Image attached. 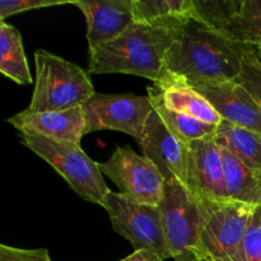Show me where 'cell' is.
<instances>
[{
  "label": "cell",
  "instance_id": "4fadbf2b",
  "mask_svg": "<svg viewBox=\"0 0 261 261\" xmlns=\"http://www.w3.org/2000/svg\"><path fill=\"white\" fill-rule=\"evenodd\" d=\"M71 4L86 17L89 50L115 40L135 22L133 0H76Z\"/></svg>",
  "mask_w": 261,
  "mask_h": 261
},
{
  "label": "cell",
  "instance_id": "83f0119b",
  "mask_svg": "<svg viewBox=\"0 0 261 261\" xmlns=\"http://www.w3.org/2000/svg\"><path fill=\"white\" fill-rule=\"evenodd\" d=\"M256 53H257V56H259V59L261 61V48H256Z\"/></svg>",
  "mask_w": 261,
  "mask_h": 261
},
{
  "label": "cell",
  "instance_id": "ffe728a7",
  "mask_svg": "<svg viewBox=\"0 0 261 261\" xmlns=\"http://www.w3.org/2000/svg\"><path fill=\"white\" fill-rule=\"evenodd\" d=\"M0 73L22 86L33 82L22 36L17 28L8 23L0 27Z\"/></svg>",
  "mask_w": 261,
  "mask_h": 261
},
{
  "label": "cell",
  "instance_id": "603a6c76",
  "mask_svg": "<svg viewBox=\"0 0 261 261\" xmlns=\"http://www.w3.org/2000/svg\"><path fill=\"white\" fill-rule=\"evenodd\" d=\"M239 261H261V205L252 216L247 233L242 242Z\"/></svg>",
  "mask_w": 261,
  "mask_h": 261
},
{
  "label": "cell",
  "instance_id": "ac0fdd59",
  "mask_svg": "<svg viewBox=\"0 0 261 261\" xmlns=\"http://www.w3.org/2000/svg\"><path fill=\"white\" fill-rule=\"evenodd\" d=\"M221 148V147H219ZM226 191L229 200L261 205V177L234 155L221 148Z\"/></svg>",
  "mask_w": 261,
  "mask_h": 261
},
{
  "label": "cell",
  "instance_id": "cb8c5ba5",
  "mask_svg": "<svg viewBox=\"0 0 261 261\" xmlns=\"http://www.w3.org/2000/svg\"><path fill=\"white\" fill-rule=\"evenodd\" d=\"M68 3L69 2H63V0H0V19L4 20L10 15L27 12V10L55 7V5L68 4Z\"/></svg>",
  "mask_w": 261,
  "mask_h": 261
},
{
  "label": "cell",
  "instance_id": "d6986e66",
  "mask_svg": "<svg viewBox=\"0 0 261 261\" xmlns=\"http://www.w3.org/2000/svg\"><path fill=\"white\" fill-rule=\"evenodd\" d=\"M134 20L143 24L177 27L195 17L194 0H133Z\"/></svg>",
  "mask_w": 261,
  "mask_h": 261
},
{
  "label": "cell",
  "instance_id": "52a82bcc",
  "mask_svg": "<svg viewBox=\"0 0 261 261\" xmlns=\"http://www.w3.org/2000/svg\"><path fill=\"white\" fill-rule=\"evenodd\" d=\"M102 208L107 211L112 227L135 250H152L163 260L171 259L158 206L138 203L120 193L109 191Z\"/></svg>",
  "mask_w": 261,
  "mask_h": 261
},
{
  "label": "cell",
  "instance_id": "ba28073f",
  "mask_svg": "<svg viewBox=\"0 0 261 261\" xmlns=\"http://www.w3.org/2000/svg\"><path fill=\"white\" fill-rule=\"evenodd\" d=\"M82 109L86 120V134L115 130L132 135L140 142L154 106L149 96L96 93Z\"/></svg>",
  "mask_w": 261,
  "mask_h": 261
},
{
  "label": "cell",
  "instance_id": "9a60e30c",
  "mask_svg": "<svg viewBox=\"0 0 261 261\" xmlns=\"http://www.w3.org/2000/svg\"><path fill=\"white\" fill-rule=\"evenodd\" d=\"M8 122L19 133L40 135L56 142L79 144L86 135V120L82 107L48 112H28L24 110L8 119Z\"/></svg>",
  "mask_w": 261,
  "mask_h": 261
},
{
  "label": "cell",
  "instance_id": "f1b7e54d",
  "mask_svg": "<svg viewBox=\"0 0 261 261\" xmlns=\"http://www.w3.org/2000/svg\"><path fill=\"white\" fill-rule=\"evenodd\" d=\"M4 23H5V22H4V20H2V19H0V27H2V25H3V24H4Z\"/></svg>",
  "mask_w": 261,
  "mask_h": 261
},
{
  "label": "cell",
  "instance_id": "9c48e42d",
  "mask_svg": "<svg viewBox=\"0 0 261 261\" xmlns=\"http://www.w3.org/2000/svg\"><path fill=\"white\" fill-rule=\"evenodd\" d=\"M102 175L114 181L119 193L132 200L158 206L165 193L166 180L144 155L129 147H117L105 163H99Z\"/></svg>",
  "mask_w": 261,
  "mask_h": 261
},
{
  "label": "cell",
  "instance_id": "5b68a950",
  "mask_svg": "<svg viewBox=\"0 0 261 261\" xmlns=\"http://www.w3.org/2000/svg\"><path fill=\"white\" fill-rule=\"evenodd\" d=\"M200 201L203 228L198 247L191 254L205 261H239L256 205L233 200Z\"/></svg>",
  "mask_w": 261,
  "mask_h": 261
},
{
  "label": "cell",
  "instance_id": "2e32d148",
  "mask_svg": "<svg viewBox=\"0 0 261 261\" xmlns=\"http://www.w3.org/2000/svg\"><path fill=\"white\" fill-rule=\"evenodd\" d=\"M148 96L171 111L198 119L205 124L218 126L221 116L211 102L195 88L176 79L168 78L148 88Z\"/></svg>",
  "mask_w": 261,
  "mask_h": 261
},
{
  "label": "cell",
  "instance_id": "484cf974",
  "mask_svg": "<svg viewBox=\"0 0 261 261\" xmlns=\"http://www.w3.org/2000/svg\"><path fill=\"white\" fill-rule=\"evenodd\" d=\"M120 261H165L157 252L152 251V250L142 249V250H135L132 255H129L125 259Z\"/></svg>",
  "mask_w": 261,
  "mask_h": 261
},
{
  "label": "cell",
  "instance_id": "7402d4cb",
  "mask_svg": "<svg viewBox=\"0 0 261 261\" xmlns=\"http://www.w3.org/2000/svg\"><path fill=\"white\" fill-rule=\"evenodd\" d=\"M236 82L244 86L261 106V61L256 48H250L245 54L241 73Z\"/></svg>",
  "mask_w": 261,
  "mask_h": 261
},
{
  "label": "cell",
  "instance_id": "8992f818",
  "mask_svg": "<svg viewBox=\"0 0 261 261\" xmlns=\"http://www.w3.org/2000/svg\"><path fill=\"white\" fill-rule=\"evenodd\" d=\"M166 242L175 261L190 256L198 247L203 228L201 201L178 180L166 181L158 205Z\"/></svg>",
  "mask_w": 261,
  "mask_h": 261
},
{
  "label": "cell",
  "instance_id": "e0dca14e",
  "mask_svg": "<svg viewBox=\"0 0 261 261\" xmlns=\"http://www.w3.org/2000/svg\"><path fill=\"white\" fill-rule=\"evenodd\" d=\"M213 139L261 177V134L222 120Z\"/></svg>",
  "mask_w": 261,
  "mask_h": 261
},
{
  "label": "cell",
  "instance_id": "44dd1931",
  "mask_svg": "<svg viewBox=\"0 0 261 261\" xmlns=\"http://www.w3.org/2000/svg\"><path fill=\"white\" fill-rule=\"evenodd\" d=\"M153 102L154 110L160 115L161 119L166 124V126L178 138L182 140L185 144H190L191 142L200 139H208L213 138L216 134L217 126L214 125L205 124L198 119L188 116V115L178 114V112L171 111L166 109L165 106L157 102L155 99L150 98Z\"/></svg>",
  "mask_w": 261,
  "mask_h": 261
},
{
  "label": "cell",
  "instance_id": "7a4b0ae2",
  "mask_svg": "<svg viewBox=\"0 0 261 261\" xmlns=\"http://www.w3.org/2000/svg\"><path fill=\"white\" fill-rule=\"evenodd\" d=\"M178 27L134 22L115 40L89 50L88 71L132 74L162 83L170 78L166 54Z\"/></svg>",
  "mask_w": 261,
  "mask_h": 261
},
{
  "label": "cell",
  "instance_id": "277c9868",
  "mask_svg": "<svg viewBox=\"0 0 261 261\" xmlns=\"http://www.w3.org/2000/svg\"><path fill=\"white\" fill-rule=\"evenodd\" d=\"M23 145L47 162L65 178L82 199L97 205H103L110 189L99 170V163L84 153L81 144L56 142L40 135L19 133Z\"/></svg>",
  "mask_w": 261,
  "mask_h": 261
},
{
  "label": "cell",
  "instance_id": "d4e9b609",
  "mask_svg": "<svg viewBox=\"0 0 261 261\" xmlns=\"http://www.w3.org/2000/svg\"><path fill=\"white\" fill-rule=\"evenodd\" d=\"M0 261H51L46 249H18L0 244Z\"/></svg>",
  "mask_w": 261,
  "mask_h": 261
},
{
  "label": "cell",
  "instance_id": "f546056e",
  "mask_svg": "<svg viewBox=\"0 0 261 261\" xmlns=\"http://www.w3.org/2000/svg\"><path fill=\"white\" fill-rule=\"evenodd\" d=\"M51 261H53V260H51Z\"/></svg>",
  "mask_w": 261,
  "mask_h": 261
},
{
  "label": "cell",
  "instance_id": "6da1fadb",
  "mask_svg": "<svg viewBox=\"0 0 261 261\" xmlns=\"http://www.w3.org/2000/svg\"><path fill=\"white\" fill-rule=\"evenodd\" d=\"M250 48L254 47L233 42L193 17L176 30L166 70L193 88L236 81Z\"/></svg>",
  "mask_w": 261,
  "mask_h": 261
},
{
  "label": "cell",
  "instance_id": "5bb4252c",
  "mask_svg": "<svg viewBox=\"0 0 261 261\" xmlns=\"http://www.w3.org/2000/svg\"><path fill=\"white\" fill-rule=\"evenodd\" d=\"M216 109L223 121L261 134V106L236 81L195 88Z\"/></svg>",
  "mask_w": 261,
  "mask_h": 261
},
{
  "label": "cell",
  "instance_id": "3957f363",
  "mask_svg": "<svg viewBox=\"0 0 261 261\" xmlns=\"http://www.w3.org/2000/svg\"><path fill=\"white\" fill-rule=\"evenodd\" d=\"M36 81L28 112L65 111L82 107L96 94L88 73L65 59L37 50Z\"/></svg>",
  "mask_w": 261,
  "mask_h": 261
},
{
  "label": "cell",
  "instance_id": "7c38bea8",
  "mask_svg": "<svg viewBox=\"0 0 261 261\" xmlns=\"http://www.w3.org/2000/svg\"><path fill=\"white\" fill-rule=\"evenodd\" d=\"M186 188L199 200H229L226 191L223 161L213 138L191 142L188 147Z\"/></svg>",
  "mask_w": 261,
  "mask_h": 261
},
{
  "label": "cell",
  "instance_id": "8fae6325",
  "mask_svg": "<svg viewBox=\"0 0 261 261\" xmlns=\"http://www.w3.org/2000/svg\"><path fill=\"white\" fill-rule=\"evenodd\" d=\"M143 155L157 166L166 181L188 182V144L178 139L153 110L139 142Z\"/></svg>",
  "mask_w": 261,
  "mask_h": 261
},
{
  "label": "cell",
  "instance_id": "30bf717a",
  "mask_svg": "<svg viewBox=\"0 0 261 261\" xmlns=\"http://www.w3.org/2000/svg\"><path fill=\"white\" fill-rule=\"evenodd\" d=\"M195 18L240 45L261 48V0H194Z\"/></svg>",
  "mask_w": 261,
  "mask_h": 261
},
{
  "label": "cell",
  "instance_id": "4316f807",
  "mask_svg": "<svg viewBox=\"0 0 261 261\" xmlns=\"http://www.w3.org/2000/svg\"><path fill=\"white\" fill-rule=\"evenodd\" d=\"M177 261H205L204 259H200V257H196V256H194L193 254L190 255V256H188V257H184V259H181V260H177Z\"/></svg>",
  "mask_w": 261,
  "mask_h": 261
}]
</instances>
